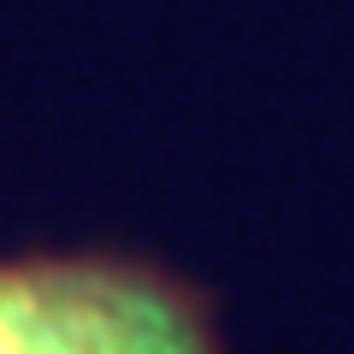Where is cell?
Masks as SVG:
<instances>
[{
	"label": "cell",
	"mask_w": 354,
	"mask_h": 354,
	"mask_svg": "<svg viewBox=\"0 0 354 354\" xmlns=\"http://www.w3.org/2000/svg\"><path fill=\"white\" fill-rule=\"evenodd\" d=\"M0 354H230L195 283L124 254L0 260Z\"/></svg>",
	"instance_id": "obj_1"
}]
</instances>
